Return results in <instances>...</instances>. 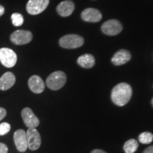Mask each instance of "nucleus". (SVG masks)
I'll return each mask as SVG.
<instances>
[{"label": "nucleus", "instance_id": "nucleus-1", "mask_svg": "<svg viewBox=\"0 0 153 153\" xmlns=\"http://www.w3.org/2000/svg\"><path fill=\"white\" fill-rule=\"evenodd\" d=\"M133 91L131 85L127 83H120L115 86L111 91V100L114 104L123 106L131 100Z\"/></svg>", "mask_w": 153, "mask_h": 153}, {"label": "nucleus", "instance_id": "nucleus-2", "mask_svg": "<svg viewBox=\"0 0 153 153\" xmlns=\"http://www.w3.org/2000/svg\"><path fill=\"white\" fill-rule=\"evenodd\" d=\"M67 76L65 72L62 71H56L51 73L48 76L46 79L47 87L51 90H59L65 85Z\"/></svg>", "mask_w": 153, "mask_h": 153}, {"label": "nucleus", "instance_id": "nucleus-3", "mask_svg": "<svg viewBox=\"0 0 153 153\" xmlns=\"http://www.w3.org/2000/svg\"><path fill=\"white\" fill-rule=\"evenodd\" d=\"M85 43L84 38L76 34H68L59 40V44L63 48L75 49L82 47Z\"/></svg>", "mask_w": 153, "mask_h": 153}, {"label": "nucleus", "instance_id": "nucleus-4", "mask_svg": "<svg viewBox=\"0 0 153 153\" xmlns=\"http://www.w3.org/2000/svg\"><path fill=\"white\" fill-rule=\"evenodd\" d=\"M33 39V34L29 30H16L10 36V41L14 45H21L29 43Z\"/></svg>", "mask_w": 153, "mask_h": 153}, {"label": "nucleus", "instance_id": "nucleus-5", "mask_svg": "<svg viewBox=\"0 0 153 153\" xmlns=\"http://www.w3.org/2000/svg\"><path fill=\"white\" fill-rule=\"evenodd\" d=\"M0 62L6 68H13L17 62V55L11 49L0 48Z\"/></svg>", "mask_w": 153, "mask_h": 153}, {"label": "nucleus", "instance_id": "nucleus-6", "mask_svg": "<svg viewBox=\"0 0 153 153\" xmlns=\"http://www.w3.org/2000/svg\"><path fill=\"white\" fill-rule=\"evenodd\" d=\"M50 0H29L26 4V11L30 15H37L45 10Z\"/></svg>", "mask_w": 153, "mask_h": 153}, {"label": "nucleus", "instance_id": "nucleus-7", "mask_svg": "<svg viewBox=\"0 0 153 153\" xmlns=\"http://www.w3.org/2000/svg\"><path fill=\"white\" fill-rule=\"evenodd\" d=\"M123 30V26L120 22L115 19L106 21L101 26V31L108 36H116Z\"/></svg>", "mask_w": 153, "mask_h": 153}, {"label": "nucleus", "instance_id": "nucleus-8", "mask_svg": "<svg viewBox=\"0 0 153 153\" xmlns=\"http://www.w3.org/2000/svg\"><path fill=\"white\" fill-rule=\"evenodd\" d=\"M28 148L30 150H36L41 145V137L36 128H28L26 131Z\"/></svg>", "mask_w": 153, "mask_h": 153}, {"label": "nucleus", "instance_id": "nucleus-9", "mask_svg": "<svg viewBox=\"0 0 153 153\" xmlns=\"http://www.w3.org/2000/svg\"><path fill=\"white\" fill-rule=\"evenodd\" d=\"M24 123L28 128H36L40 124V120L30 108H24L22 111Z\"/></svg>", "mask_w": 153, "mask_h": 153}, {"label": "nucleus", "instance_id": "nucleus-10", "mask_svg": "<svg viewBox=\"0 0 153 153\" xmlns=\"http://www.w3.org/2000/svg\"><path fill=\"white\" fill-rule=\"evenodd\" d=\"M14 140L17 150L19 152H24L27 150V137L26 132L23 129H19L14 133Z\"/></svg>", "mask_w": 153, "mask_h": 153}, {"label": "nucleus", "instance_id": "nucleus-11", "mask_svg": "<svg viewBox=\"0 0 153 153\" xmlns=\"http://www.w3.org/2000/svg\"><path fill=\"white\" fill-rule=\"evenodd\" d=\"M82 20L87 22L97 23L100 22L102 19V14L98 9L94 8H87L81 14Z\"/></svg>", "mask_w": 153, "mask_h": 153}, {"label": "nucleus", "instance_id": "nucleus-12", "mask_svg": "<svg viewBox=\"0 0 153 153\" xmlns=\"http://www.w3.org/2000/svg\"><path fill=\"white\" fill-rule=\"evenodd\" d=\"M131 59V54L127 50H120L114 55L111 62L116 66L122 65L129 62Z\"/></svg>", "mask_w": 153, "mask_h": 153}, {"label": "nucleus", "instance_id": "nucleus-13", "mask_svg": "<svg viewBox=\"0 0 153 153\" xmlns=\"http://www.w3.org/2000/svg\"><path fill=\"white\" fill-rule=\"evenodd\" d=\"M74 4L71 0H65L60 2L57 7V12L60 16H70L74 10Z\"/></svg>", "mask_w": 153, "mask_h": 153}, {"label": "nucleus", "instance_id": "nucleus-14", "mask_svg": "<svg viewBox=\"0 0 153 153\" xmlns=\"http://www.w3.org/2000/svg\"><path fill=\"white\" fill-rule=\"evenodd\" d=\"M28 87L30 91L35 94H41L45 89V83L38 75L31 76L28 79Z\"/></svg>", "mask_w": 153, "mask_h": 153}, {"label": "nucleus", "instance_id": "nucleus-15", "mask_svg": "<svg viewBox=\"0 0 153 153\" xmlns=\"http://www.w3.org/2000/svg\"><path fill=\"white\" fill-rule=\"evenodd\" d=\"M16 82V77L12 72H5L0 77V90H8L14 85Z\"/></svg>", "mask_w": 153, "mask_h": 153}, {"label": "nucleus", "instance_id": "nucleus-16", "mask_svg": "<svg viewBox=\"0 0 153 153\" xmlns=\"http://www.w3.org/2000/svg\"><path fill=\"white\" fill-rule=\"evenodd\" d=\"M77 63L82 68L89 69L94 66L95 58L92 55L90 54L82 55L78 57Z\"/></svg>", "mask_w": 153, "mask_h": 153}, {"label": "nucleus", "instance_id": "nucleus-17", "mask_svg": "<svg viewBox=\"0 0 153 153\" xmlns=\"http://www.w3.org/2000/svg\"><path fill=\"white\" fill-rule=\"evenodd\" d=\"M137 148L138 143L135 139L128 140L123 145V150L126 153H134L137 150Z\"/></svg>", "mask_w": 153, "mask_h": 153}, {"label": "nucleus", "instance_id": "nucleus-18", "mask_svg": "<svg viewBox=\"0 0 153 153\" xmlns=\"http://www.w3.org/2000/svg\"><path fill=\"white\" fill-rule=\"evenodd\" d=\"M138 140L143 144H150L153 140V135L150 132H143L139 135Z\"/></svg>", "mask_w": 153, "mask_h": 153}, {"label": "nucleus", "instance_id": "nucleus-19", "mask_svg": "<svg viewBox=\"0 0 153 153\" xmlns=\"http://www.w3.org/2000/svg\"><path fill=\"white\" fill-rule=\"evenodd\" d=\"M11 22L14 26H21L24 24V19L22 14L19 13H14L11 16Z\"/></svg>", "mask_w": 153, "mask_h": 153}, {"label": "nucleus", "instance_id": "nucleus-20", "mask_svg": "<svg viewBox=\"0 0 153 153\" xmlns=\"http://www.w3.org/2000/svg\"><path fill=\"white\" fill-rule=\"evenodd\" d=\"M11 126L9 123L4 122V123H0V136L4 135L10 131Z\"/></svg>", "mask_w": 153, "mask_h": 153}, {"label": "nucleus", "instance_id": "nucleus-21", "mask_svg": "<svg viewBox=\"0 0 153 153\" xmlns=\"http://www.w3.org/2000/svg\"><path fill=\"white\" fill-rule=\"evenodd\" d=\"M8 152V148L4 143H0V153H7Z\"/></svg>", "mask_w": 153, "mask_h": 153}, {"label": "nucleus", "instance_id": "nucleus-22", "mask_svg": "<svg viewBox=\"0 0 153 153\" xmlns=\"http://www.w3.org/2000/svg\"><path fill=\"white\" fill-rule=\"evenodd\" d=\"M6 116H7V111L2 107H0V120H2Z\"/></svg>", "mask_w": 153, "mask_h": 153}, {"label": "nucleus", "instance_id": "nucleus-23", "mask_svg": "<svg viewBox=\"0 0 153 153\" xmlns=\"http://www.w3.org/2000/svg\"><path fill=\"white\" fill-rule=\"evenodd\" d=\"M143 153H153V146L148 147V148L145 149Z\"/></svg>", "mask_w": 153, "mask_h": 153}, {"label": "nucleus", "instance_id": "nucleus-24", "mask_svg": "<svg viewBox=\"0 0 153 153\" xmlns=\"http://www.w3.org/2000/svg\"><path fill=\"white\" fill-rule=\"evenodd\" d=\"M4 11H5L4 7L2 5H0V17L4 14Z\"/></svg>", "mask_w": 153, "mask_h": 153}, {"label": "nucleus", "instance_id": "nucleus-25", "mask_svg": "<svg viewBox=\"0 0 153 153\" xmlns=\"http://www.w3.org/2000/svg\"><path fill=\"white\" fill-rule=\"evenodd\" d=\"M91 153H106V152H104V150H99V149H97V150H94Z\"/></svg>", "mask_w": 153, "mask_h": 153}, {"label": "nucleus", "instance_id": "nucleus-26", "mask_svg": "<svg viewBox=\"0 0 153 153\" xmlns=\"http://www.w3.org/2000/svg\"><path fill=\"white\" fill-rule=\"evenodd\" d=\"M152 106H153V98L152 99Z\"/></svg>", "mask_w": 153, "mask_h": 153}]
</instances>
